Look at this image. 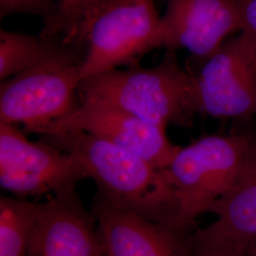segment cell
I'll use <instances>...</instances> for the list:
<instances>
[{
  "mask_svg": "<svg viewBox=\"0 0 256 256\" xmlns=\"http://www.w3.org/2000/svg\"><path fill=\"white\" fill-rule=\"evenodd\" d=\"M75 156L97 186L96 194L148 220L183 225L174 189L162 169L100 138L82 131L40 135ZM187 227V226H185ZM190 228V227H188Z\"/></svg>",
  "mask_w": 256,
  "mask_h": 256,
  "instance_id": "6da1fadb",
  "label": "cell"
},
{
  "mask_svg": "<svg viewBox=\"0 0 256 256\" xmlns=\"http://www.w3.org/2000/svg\"><path fill=\"white\" fill-rule=\"evenodd\" d=\"M70 1H72V0H57V3H58V10L66 8V7L70 3ZM58 10H57V12H58Z\"/></svg>",
  "mask_w": 256,
  "mask_h": 256,
  "instance_id": "d6986e66",
  "label": "cell"
},
{
  "mask_svg": "<svg viewBox=\"0 0 256 256\" xmlns=\"http://www.w3.org/2000/svg\"><path fill=\"white\" fill-rule=\"evenodd\" d=\"M84 54V44L62 40L34 66L1 81L0 122L22 124L38 134L68 116L80 104Z\"/></svg>",
  "mask_w": 256,
  "mask_h": 256,
  "instance_id": "5b68a950",
  "label": "cell"
},
{
  "mask_svg": "<svg viewBox=\"0 0 256 256\" xmlns=\"http://www.w3.org/2000/svg\"><path fill=\"white\" fill-rule=\"evenodd\" d=\"M93 212L76 191L50 196L44 202L28 256H104Z\"/></svg>",
  "mask_w": 256,
  "mask_h": 256,
  "instance_id": "7c38bea8",
  "label": "cell"
},
{
  "mask_svg": "<svg viewBox=\"0 0 256 256\" xmlns=\"http://www.w3.org/2000/svg\"><path fill=\"white\" fill-rule=\"evenodd\" d=\"M240 256H256V242L250 245Z\"/></svg>",
  "mask_w": 256,
  "mask_h": 256,
  "instance_id": "ac0fdd59",
  "label": "cell"
},
{
  "mask_svg": "<svg viewBox=\"0 0 256 256\" xmlns=\"http://www.w3.org/2000/svg\"><path fill=\"white\" fill-rule=\"evenodd\" d=\"M104 256H110L108 254H106H106H104Z\"/></svg>",
  "mask_w": 256,
  "mask_h": 256,
  "instance_id": "ffe728a7",
  "label": "cell"
},
{
  "mask_svg": "<svg viewBox=\"0 0 256 256\" xmlns=\"http://www.w3.org/2000/svg\"><path fill=\"white\" fill-rule=\"evenodd\" d=\"M256 137L209 135L178 148L162 170L174 189L183 225L196 228V220L234 188L247 167Z\"/></svg>",
  "mask_w": 256,
  "mask_h": 256,
  "instance_id": "277c9868",
  "label": "cell"
},
{
  "mask_svg": "<svg viewBox=\"0 0 256 256\" xmlns=\"http://www.w3.org/2000/svg\"><path fill=\"white\" fill-rule=\"evenodd\" d=\"M242 16L241 32L256 46V0H239Z\"/></svg>",
  "mask_w": 256,
  "mask_h": 256,
  "instance_id": "e0dca14e",
  "label": "cell"
},
{
  "mask_svg": "<svg viewBox=\"0 0 256 256\" xmlns=\"http://www.w3.org/2000/svg\"><path fill=\"white\" fill-rule=\"evenodd\" d=\"M92 212L110 256H192L194 228L148 220L95 194Z\"/></svg>",
  "mask_w": 256,
  "mask_h": 256,
  "instance_id": "9c48e42d",
  "label": "cell"
},
{
  "mask_svg": "<svg viewBox=\"0 0 256 256\" xmlns=\"http://www.w3.org/2000/svg\"><path fill=\"white\" fill-rule=\"evenodd\" d=\"M79 97L110 102L164 129L190 128L202 113L196 76L172 50L152 68L135 64L86 78L79 86Z\"/></svg>",
  "mask_w": 256,
  "mask_h": 256,
  "instance_id": "7a4b0ae2",
  "label": "cell"
},
{
  "mask_svg": "<svg viewBox=\"0 0 256 256\" xmlns=\"http://www.w3.org/2000/svg\"><path fill=\"white\" fill-rule=\"evenodd\" d=\"M106 1L108 0H72L66 8L44 21L41 36L46 39H66L70 36L82 19Z\"/></svg>",
  "mask_w": 256,
  "mask_h": 256,
  "instance_id": "9a60e30c",
  "label": "cell"
},
{
  "mask_svg": "<svg viewBox=\"0 0 256 256\" xmlns=\"http://www.w3.org/2000/svg\"><path fill=\"white\" fill-rule=\"evenodd\" d=\"M58 10L55 0H0V18H5L16 14L43 16L44 21L52 18Z\"/></svg>",
  "mask_w": 256,
  "mask_h": 256,
  "instance_id": "2e32d148",
  "label": "cell"
},
{
  "mask_svg": "<svg viewBox=\"0 0 256 256\" xmlns=\"http://www.w3.org/2000/svg\"><path fill=\"white\" fill-rule=\"evenodd\" d=\"M63 39L0 30V79L4 81L21 74L50 54Z\"/></svg>",
  "mask_w": 256,
  "mask_h": 256,
  "instance_id": "5bb4252c",
  "label": "cell"
},
{
  "mask_svg": "<svg viewBox=\"0 0 256 256\" xmlns=\"http://www.w3.org/2000/svg\"><path fill=\"white\" fill-rule=\"evenodd\" d=\"M209 212L214 220L192 232V256H240L256 242V137L240 180Z\"/></svg>",
  "mask_w": 256,
  "mask_h": 256,
  "instance_id": "8fae6325",
  "label": "cell"
},
{
  "mask_svg": "<svg viewBox=\"0 0 256 256\" xmlns=\"http://www.w3.org/2000/svg\"><path fill=\"white\" fill-rule=\"evenodd\" d=\"M43 207L44 202L0 198V256H28Z\"/></svg>",
  "mask_w": 256,
  "mask_h": 256,
  "instance_id": "4fadbf2b",
  "label": "cell"
},
{
  "mask_svg": "<svg viewBox=\"0 0 256 256\" xmlns=\"http://www.w3.org/2000/svg\"><path fill=\"white\" fill-rule=\"evenodd\" d=\"M88 178L75 156L41 140H28L16 124L0 122V185L27 198L76 191Z\"/></svg>",
  "mask_w": 256,
  "mask_h": 256,
  "instance_id": "8992f818",
  "label": "cell"
},
{
  "mask_svg": "<svg viewBox=\"0 0 256 256\" xmlns=\"http://www.w3.org/2000/svg\"><path fill=\"white\" fill-rule=\"evenodd\" d=\"M162 48L187 50L202 64L242 30L239 0H165Z\"/></svg>",
  "mask_w": 256,
  "mask_h": 256,
  "instance_id": "30bf717a",
  "label": "cell"
},
{
  "mask_svg": "<svg viewBox=\"0 0 256 256\" xmlns=\"http://www.w3.org/2000/svg\"><path fill=\"white\" fill-rule=\"evenodd\" d=\"M194 74L202 113L216 119L256 116V46L241 32L226 40Z\"/></svg>",
  "mask_w": 256,
  "mask_h": 256,
  "instance_id": "52a82bcc",
  "label": "cell"
},
{
  "mask_svg": "<svg viewBox=\"0 0 256 256\" xmlns=\"http://www.w3.org/2000/svg\"><path fill=\"white\" fill-rule=\"evenodd\" d=\"M82 131L100 138L142 158L158 169H164L180 146L173 144L166 129L106 102L80 99L68 116L42 129L38 135Z\"/></svg>",
  "mask_w": 256,
  "mask_h": 256,
  "instance_id": "ba28073f",
  "label": "cell"
},
{
  "mask_svg": "<svg viewBox=\"0 0 256 256\" xmlns=\"http://www.w3.org/2000/svg\"><path fill=\"white\" fill-rule=\"evenodd\" d=\"M68 43H82V81L120 68L140 64L162 48V18L155 0H108L90 12Z\"/></svg>",
  "mask_w": 256,
  "mask_h": 256,
  "instance_id": "3957f363",
  "label": "cell"
}]
</instances>
